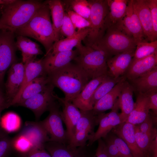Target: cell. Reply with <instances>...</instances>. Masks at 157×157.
<instances>
[{"mask_svg": "<svg viewBox=\"0 0 157 157\" xmlns=\"http://www.w3.org/2000/svg\"><path fill=\"white\" fill-rule=\"evenodd\" d=\"M50 83L64 93V99L72 102L90 80L78 65L70 63L47 75Z\"/></svg>", "mask_w": 157, "mask_h": 157, "instance_id": "obj_1", "label": "cell"}, {"mask_svg": "<svg viewBox=\"0 0 157 157\" xmlns=\"http://www.w3.org/2000/svg\"><path fill=\"white\" fill-rule=\"evenodd\" d=\"M51 16L49 7L45 1L30 21L14 33L17 35L32 38L40 42L45 49L46 55L55 42Z\"/></svg>", "mask_w": 157, "mask_h": 157, "instance_id": "obj_2", "label": "cell"}, {"mask_svg": "<svg viewBox=\"0 0 157 157\" xmlns=\"http://www.w3.org/2000/svg\"><path fill=\"white\" fill-rule=\"evenodd\" d=\"M43 2L36 0H14L0 7V30L14 33L28 23Z\"/></svg>", "mask_w": 157, "mask_h": 157, "instance_id": "obj_3", "label": "cell"}, {"mask_svg": "<svg viewBox=\"0 0 157 157\" xmlns=\"http://www.w3.org/2000/svg\"><path fill=\"white\" fill-rule=\"evenodd\" d=\"M78 55L73 61L85 72L90 80L108 75L107 64L111 57L97 45H83L82 43L76 47Z\"/></svg>", "mask_w": 157, "mask_h": 157, "instance_id": "obj_4", "label": "cell"}, {"mask_svg": "<svg viewBox=\"0 0 157 157\" xmlns=\"http://www.w3.org/2000/svg\"><path fill=\"white\" fill-rule=\"evenodd\" d=\"M96 45L110 57L135 50L136 43L133 37L124 29L123 25L107 28Z\"/></svg>", "mask_w": 157, "mask_h": 157, "instance_id": "obj_5", "label": "cell"}, {"mask_svg": "<svg viewBox=\"0 0 157 157\" xmlns=\"http://www.w3.org/2000/svg\"><path fill=\"white\" fill-rule=\"evenodd\" d=\"M91 7L89 21L91 26L89 33L83 41L85 45L97 43L106 31V20L109 11L107 0H88Z\"/></svg>", "mask_w": 157, "mask_h": 157, "instance_id": "obj_6", "label": "cell"}, {"mask_svg": "<svg viewBox=\"0 0 157 157\" xmlns=\"http://www.w3.org/2000/svg\"><path fill=\"white\" fill-rule=\"evenodd\" d=\"M60 106L58 101H56L50 108L48 116L40 122L49 137V141L68 145L69 140L63 126L61 111L59 108Z\"/></svg>", "mask_w": 157, "mask_h": 157, "instance_id": "obj_7", "label": "cell"}, {"mask_svg": "<svg viewBox=\"0 0 157 157\" xmlns=\"http://www.w3.org/2000/svg\"><path fill=\"white\" fill-rule=\"evenodd\" d=\"M81 117L76 127L74 135L68 145L76 147L86 145V142L94 134L95 126L98 125L97 115L92 110H80Z\"/></svg>", "mask_w": 157, "mask_h": 157, "instance_id": "obj_8", "label": "cell"}, {"mask_svg": "<svg viewBox=\"0 0 157 157\" xmlns=\"http://www.w3.org/2000/svg\"><path fill=\"white\" fill-rule=\"evenodd\" d=\"M15 38L14 33L0 30V86L7 70L17 62L15 53L17 49Z\"/></svg>", "mask_w": 157, "mask_h": 157, "instance_id": "obj_9", "label": "cell"}, {"mask_svg": "<svg viewBox=\"0 0 157 157\" xmlns=\"http://www.w3.org/2000/svg\"><path fill=\"white\" fill-rule=\"evenodd\" d=\"M54 87L50 83L44 90L16 105L23 106L31 110L35 118L38 119L45 111H49L57 100L53 89Z\"/></svg>", "mask_w": 157, "mask_h": 157, "instance_id": "obj_10", "label": "cell"}, {"mask_svg": "<svg viewBox=\"0 0 157 157\" xmlns=\"http://www.w3.org/2000/svg\"><path fill=\"white\" fill-rule=\"evenodd\" d=\"M117 99L110 112L97 115L99 127L88 141V146L92 145L99 139L105 137L114 127L122 123L118 112L119 108Z\"/></svg>", "mask_w": 157, "mask_h": 157, "instance_id": "obj_11", "label": "cell"}, {"mask_svg": "<svg viewBox=\"0 0 157 157\" xmlns=\"http://www.w3.org/2000/svg\"><path fill=\"white\" fill-rule=\"evenodd\" d=\"M24 71V65L22 62H15L10 67L5 85L6 98L9 106L21 88L23 81Z\"/></svg>", "mask_w": 157, "mask_h": 157, "instance_id": "obj_12", "label": "cell"}, {"mask_svg": "<svg viewBox=\"0 0 157 157\" xmlns=\"http://www.w3.org/2000/svg\"><path fill=\"white\" fill-rule=\"evenodd\" d=\"M87 145L76 147L51 141L44 144L46 150L52 157H93Z\"/></svg>", "mask_w": 157, "mask_h": 157, "instance_id": "obj_13", "label": "cell"}, {"mask_svg": "<svg viewBox=\"0 0 157 157\" xmlns=\"http://www.w3.org/2000/svg\"><path fill=\"white\" fill-rule=\"evenodd\" d=\"M18 135L26 138L33 148H45L44 144L49 141L47 131L40 122H26Z\"/></svg>", "mask_w": 157, "mask_h": 157, "instance_id": "obj_14", "label": "cell"}, {"mask_svg": "<svg viewBox=\"0 0 157 157\" xmlns=\"http://www.w3.org/2000/svg\"><path fill=\"white\" fill-rule=\"evenodd\" d=\"M57 100L63 107L61 116L63 121L65 124L69 142L73 137L76 125L81 117L80 110L72 102L65 100L55 95Z\"/></svg>", "mask_w": 157, "mask_h": 157, "instance_id": "obj_15", "label": "cell"}, {"mask_svg": "<svg viewBox=\"0 0 157 157\" xmlns=\"http://www.w3.org/2000/svg\"><path fill=\"white\" fill-rule=\"evenodd\" d=\"M78 53L77 50L76 49L75 50L44 56L42 58V62L46 74L48 75L71 62L76 57Z\"/></svg>", "mask_w": 157, "mask_h": 157, "instance_id": "obj_16", "label": "cell"}, {"mask_svg": "<svg viewBox=\"0 0 157 157\" xmlns=\"http://www.w3.org/2000/svg\"><path fill=\"white\" fill-rule=\"evenodd\" d=\"M132 0H129L122 24L124 29L133 37L136 44L139 42L147 41L139 19L133 9Z\"/></svg>", "mask_w": 157, "mask_h": 157, "instance_id": "obj_17", "label": "cell"}, {"mask_svg": "<svg viewBox=\"0 0 157 157\" xmlns=\"http://www.w3.org/2000/svg\"><path fill=\"white\" fill-rule=\"evenodd\" d=\"M135 50L125 51L109 58L107 62L108 75L115 78L124 76L131 62Z\"/></svg>", "mask_w": 157, "mask_h": 157, "instance_id": "obj_18", "label": "cell"}, {"mask_svg": "<svg viewBox=\"0 0 157 157\" xmlns=\"http://www.w3.org/2000/svg\"><path fill=\"white\" fill-rule=\"evenodd\" d=\"M133 9L142 27L145 40L148 42L155 41L149 9L145 0H133Z\"/></svg>", "mask_w": 157, "mask_h": 157, "instance_id": "obj_19", "label": "cell"}, {"mask_svg": "<svg viewBox=\"0 0 157 157\" xmlns=\"http://www.w3.org/2000/svg\"><path fill=\"white\" fill-rule=\"evenodd\" d=\"M111 131L125 142L133 157H145L137 144L134 125L124 122L114 127Z\"/></svg>", "mask_w": 157, "mask_h": 157, "instance_id": "obj_20", "label": "cell"}, {"mask_svg": "<svg viewBox=\"0 0 157 157\" xmlns=\"http://www.w3.org/2000/svg\"><path fill=\"white\" fill-rule=\"evenodd\" d=\"M108 75L100 76L90 80L78 96L72 103L79 109L86 111L92 110L93 106L91 99L94 91Z\"/></svg>", "mask_w": 157, "mask_h": 157, "instance_id": "obj_21", "label": "cell"}, {"mask_svg": "<svg viewBox=\"0 0 157 157\" xmlns=\"http://www.w3.org/2000/svg\"><path fill=\"white\" fill-rule=\"evenodd\" d=\"M157 65V54L138 59H132L124 75L130 81L140 77L152 70Z\"/></svg>", "mask_w": 157, "mask_h": 157, "instance_id": "obj_22", "label": "cell"}, {"mask_svg": "<svg viewBox=\"0 0 157 157\" xmlns=\"http://www.w3.org/2000/svg\"><path fill=\"white\" fill-rule=\"evenodd\" d=\"M24 64L25 71L23 82L18 94L11 102L10 106L17 104L24 89L30 82L37 77L47 75L44 71L42 58L33 59Z\"/></svg>", "mask_w": 157, "mask_h": 157, "instance_id": "obj_23", "label": "cell"}, {"mask_svg": "<svg viewBox=\"0 0 157 157\" xmlns=\"http://www.w3.org/2000/svg\"><path fill=\"white\" fill-rule=\"evenodd\" d=\"M129 81L134 92L137 94L146 95L157 90V66L143 75Z\"/></svg>", "mask_w": 157, "mask_h": 157, "instance_id": "obj_24", "label": "cell"}, {"mask_svg": "<svg viewBox=\"0 0 157 157\" xmlns=\"http://www.w3.org/2000/svg\"><path fill=\"white\" fill-rule=\"evenodd\" d=\"M128 1L129 0H107L109 11L106 18V29L122 24Z\"/></svg>", "mask_w": 157, "mask_h": 157, "instance_id": "obj_25", "label": "cell"}, {"mask_svg": "<svg viewBox=\"0 0 157 157\" xmlns=\"http://www.w3.org/2000/svg\"><path fill=\"white\" fill-rule=\"evenodd\" d=\"M133 92L132 86L126 80L117 99L121 110L119 115L122 123L126 122L135 104L133 98Z\"/></svg>", "mask_w": 157, "mask_h": 157, "instance_id": "obj_26", "label": "cell"}, {"mask_svg": "<svg viewBox=\"0 0 157 157\" xmlns=\"http://www.w3.org/2000/svg\"><path fill=\"white\" fill-rule=\"evenodd\" d=\"M126 79L125 77L110 91L95 103L92 109L95 115H97L103 113L106 111L112 108L121 92L124 82Z\"/></svg>", "mask_w": 157, "mask_h": 157, "instance_id": "obj_27", "label": "cell"}, {"mask_svg": "<svg viewBox=\"0 0 157 157\" xmlns=\"http://www.w3.org/2000/svg\"><path fill=\"white\" fill-rule=\"evenodd\" d=\"M148 97L145 95L137 94L133 108L126 122L134 125L143 122L150 113Z\"/></svg>", "mask_w": 157, "mask_h": 157, "instance_id": "obj_28", "label": "cell"}, {"mask_svg": "<svg viewBox=\"0 0 157 157\" xmlns=\"http://www.w3.org/2000/svg\"><path fill=\"white\" fill-rule=\"evenodd\" d=\"M77 31L76 34L71 37L61 39L55 42L47 55L73 50L74 47L81 43L82 41L86 38L89 33V28Z\"/></svg>", "mask_w": 157, "mask_h": 157, "instance_id": "obj_29", "label": "cell"}, {"mask_svg": "<svg viewBox=\"0 0 157 157\" xmlns=\"http://www.w3.org/2000/svg\"><path fill=\"white\" fill-rule=\"evenodd\" d=\"M15 43L17 49L21 52L24 64L43 53L38 44L26 37L17 35Z\"/></svg>", "mask_w": 157, "mask_h": 157, "instance_id": "obj_30", "label": "cell"}, {"mask_svg": "<svg viewBox=\"0 0 157 157\" xmlns=\"http://www.w3.org/2000/svg\"><path fill=\"white\" fill-rule=\"evenodd\" d=\"M50 11L53 28L55 42L61 39L60 31L65 12L63 1L47 0L45 1Z\"/></svg>", "mask_w": 157, "mask_h": 157, "instance_id": "obj_31", "label": "cell"}, {"mask_svg": "<svg viewBox=\"0 0 157 157\" xmlns=\"http://www.w3.org/2000/svg\"><path fill=\"white\" fill-rule=\"evenodd\" d=\"M50 83L47 75L41 76L35 78L25 87L15 105L42 92Z\"/></svg>", "mask_w": 157, "mask_h": 157, "instance_id": "obj_32", "label": "cell"}, {"mask_svg": "<svg viewBox=\"0 0 157 157\" xmlns=\"http://www.w3.org/2000/svg\"><path fill=\"white\" fill-rule=\"evenodd\" d=\"M124 77V76H122L115 78L108 75L97 87L92 95L91 101L92 105L93 106L97 101L110 91Z\"/></svg>", "mask_w": 157, "mask_h": 157, "instance_id": "obj_33", "label": "cell"}, {"mask_svg": "<svg viewBox=\"0 0 157 157\" xmlns=\"http://www.w3.org/2000/svg\"><path fill=\"white\" fill-rule=\"evenodd\" d=\"M63 1L65 7L70 9L89 21L91 7L88 0H66Z\"/></svg>", "mask_w": 157, "mask_h": 157, "instance_id": "obj_34", "label": "cell"}, {"mask_svg": "<svg viewBox=\"0 0 157 157\" xmlns=\"http://www.w3.org/2000/svg\"><path fill=\"white\" fill-rule=\"evenodd\" d=\"M156 54H157V40L151 42L144 41L137 44L132 59L138 60Z\"/></svg>", "mask_w": 157, "mask_h": 157, "instance_id": "obj_35", "label": "cell"}, {"mask_svg": "<svg viewBox=\"0 0 157 157\" xmlns=\"http://www.w3.org/2000/svg\"><path fill=\"white\" fill-rule=\"evenodd\" d=\"M2 126L8 133L17 131L20 127L21 121L20 117L13 112L6 113L1 118Z\"/></svg>", "mask_w": 157, "mask_h": 157, "instance_id": "obj_36", "label": "cell"}, {"mask_svg": "<svg viewBox=\"0 0 157 157\" xmlns=\"http://www.w3.org/2000/svg\"><path fill=\"white\" fill-rule=\"evenodd\" d=\"M65 10L77 31L90 28L91 24L89 21L67 8L65 7Z\"/></svg>", "mask_w": 157, "mask_h": 157, "instance_id": "obj_37", "label": "cell"}, {"mask_svg": "<svg viewBox=\"0 0 157 157\" xmlns=\"http://www.w3.org/2000/svg\"><path fill=\"white\" fill-rule=\"evenodd\" d=\"M12 144L14 151L16 152H26L32 147L31 144L26 138L19 135L13 138Z\"/></svg>", "mask_w": 157, "mask_h": 157, "instance_id": "obj_38", "label": "cell"}, {"mask_svg": "<svg viewBox=\"0 0 157 157\" xmlns=\"http://www.w3.org/2000/svg\"><path fill=\"white\" fill-rule=\"evenodd\" d=\"M77 32L70 18L65 11L63 22L60 28L61 38L62 36L66 38L71 37L75 35Z\"/></svg>", "mask_w": 157, "mask_h": 157, "instance_id": "obj_39", "label": "cell"}, {"mask_svg": "<svg viewBox=\"0 0 157 157\" xmlns=\"http://www.w3.org/2000/svg\"><path fill=\"white\" fill-rule=\"evenodd\" d=\"M12 139L8 134L0 138V157H10L14 151Z\"/></svg>", "mask_w": 157, "mask_h": 157, "instance_id": "obj_40", "label": "cell"}, {"mask_svg": "<svg viewBox=\"0 0 157 157\" xmlns=\"http://www.w3.org/2000/svg\"><path fill=\"white\" fill-rule=\"evenodd\" d=\"M108 134L116 146L120 157H133L128 145L122 139L114 134L112 135L109 133Z\"/></svg>", "mask_w": 157, "mask_h": 157, "instance_id": "obj_41", "label": "cell"}, {"mask_svg": "<svg viewBox=\"0 0 157 157\" xmlns=\"http://www.w3.org/2000/svg\"><path fill=\"white\" fill-rule=\"evenodd\" d=\"M157 116L153 113H150L148 116L141 123L136 125L139 130L142 132L144 133H150L157 130L154 127V123L156 121Z\"/></svg>", "mask_w": 157, "mask_h": 157, "instance_id": "obj_42", "label": "cell"}, {"mask_svg": "<svg viewBox=\"0 0 157 157\" xmlns=\"http://www.w3.org/2000/svg\"><path fill=\"white\" fill-rule=\"evenodd\" d=\"M150 10L155 40L157 38V0H145Z\"/></svg>", "mask_w": 157, "mask_h": 157, "instance_id": "obj_43", "label": "cell"}, {"mask_svg": "<svg viewBox=\"0 0 157 157\" xmlns=\"http://www.w3.org/2000/svg\"><path fill=\"white\" fill-rule=\"evenodd\" d=\"M16 153L18 157H52L45 148L32 147L26 152Z\"/></svg>", "mask_w": 157, "mask_h": 157, "instance_id": "obj_44", "label": "cell"}, {"mask_svg": "<svg viewBox=\"0 0 157 157\" xmlns=\"http://www.w3.org/2000/svg\"><path fill=\"white\" fill-rule=\"evenodd\" d=\"M106 144L108 157H120L118 149L108 134L103 138Z\"/></svg>", "mask_w": 157, "mask_h": 157, "instance_id": "obj_45", "label": "cell"}, {"mask_svg": "<svg viewBox=\"0 0 157 157\" xmlns=\"http://www.w3.org/2000/svg\"><path fill=\"white\" fill-rule=\"evenodd\" d=\"M148 99L149 107L155 115L157 114V90L151 92L147 95Z\"/></svg>", "mask_w": 157, "mask_h": 157, "instance_id": "obj_46", "label": "cell"}, {"mask_svg": "<svg viewBox=\"0 0 157 157\" xmlns=\"http://www.w3.org/2000/svg\"><path fill=\"white\" fill-rule=\"evenodd\" d=\"M98 144L93 157H108L105 143L101 138L98 140Z\"/></svg>", "mask_w": 157, "mask_h": 157, "instance_id": "obj_47", "label": "cell"}, {"mask_svg": "<svg viewBox=\"0 0 157 157\" xmlns=\"http://www.w3.org/2000/svg\"><path fill=\"white\" fill-rule=\"evenodd\" d=\"M6 108H7L5 106L0 107V138L8 134V133L3 128L1 122V112L3 109Z\"/></svg>", "mask_w": 157, "mask_h": 157, "instance_id": "obj_48", "label": "cell"}, {"mask_svg": "<svg viewBox=\"0 0 157 157\" xmlns=\"http://www.w3.org/2000/svg\"><path fill=\"white\" fill-rule=\"evenodd\" d=\"M3 106L8 108L9 106L6 97H4L0 88V107Z\"/></svg>", "mask_w": 157, "mask_h": 157, "instance_id": "obj_49", "label": "cell"}, {"mask_svg": "<svg viewBox=\"0 0 157 157\" xmlns=\"http://www.w3.org/2000/svg\"><path fill=\"white\" fill-rule=\"evenodd\" d=\"M14 0H0V7L3 4L10 3L12 2Z\"/></svg>", "mask_w": 157, "mask_h": 157, "instance_id": "obj_50", "label": "cell"}, {"mask_svg": "<svg viewBox=\"0 0 157 157\" xmlns=\"http://www.w3.org/2000/svg\"></svg>", "mask_w": 157, "mask_h": 157, "instance_id": "obj_51", "label": "cell"}]
</instances>
